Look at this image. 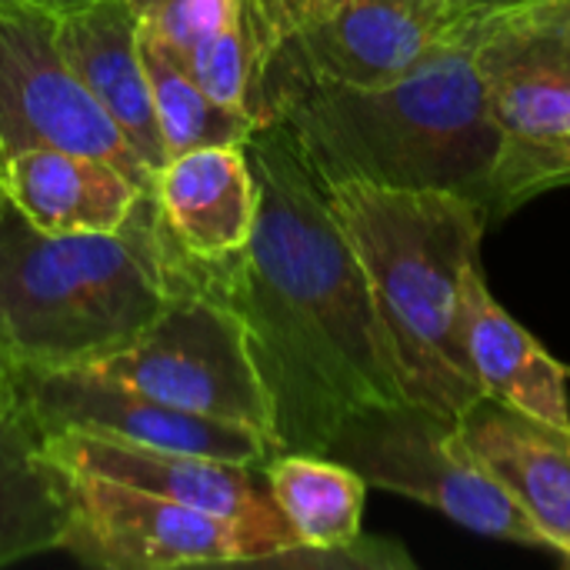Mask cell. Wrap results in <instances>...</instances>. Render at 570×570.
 Wrapping results in <instances>:
<instances>
[{
    "instance_id": "5b68a950",
    "label": "cell",
    "mask_w": 570,
    "mask_h": 570,
    "mask_svg": "<svg viewBox=\"0 0 570 570\" xmlns=\"http://www.w3.org/2000/svg\"><path fill=\"white\" fill-rule=\"evenodd\" d=\"M257 50V127L321 87H377L474 17L464 0H240Z\"/></svg>"
},
{
    "instance_id": "8fae6325",
    "label": "cell",
    "mask_w": 570,
    "mask_h": 570,
    "mask_svg": "<svg viewBox=\"0 0 570 570\" xmlns=\"http://www.w3.org/2000/svg\"><path fill=\"white\" fill-rule=\"evenodd\" d=\"M20 404L40 431H80L250 468H264L274 454V444L254 428L164 404L90 367L20 371Z\"/></svg>"
},
{
    "instance_id": "d6986e66",
    "label": "cell",
    "mask_w": 570,
    "mask_h": 570,
    "mask_svg": "<svg viewBox=\"0 0 570 570\" xmlns=\"http://www.w3.org/2000/svg\"><path fill=\"white\" fill-rule=\"evenodd\" d=\"M264 478L274 504L297 534V548H334L364 531L367 481L347 464L327 454L281 451L267 458Z\"/></svg>"
},
{
    "instance_id": "2e32d148",
    "label": "cell",
    "mask_w": 570,
    "mask_h": 570,
    "mask_svg": "<svg viewBox=\"0 0 570 570\" xmlns=\"http://www.w3.org/2000/svg\"><path fill=\"white\" fill-rule=\"evenodd\" d=\"M57 40L90 97L157 174L167 160L140 57V23L124 0H80L57 10Z\"/></svg>"
},
{
    "instance_id": "484cf974",
    "label": "cell",
    "mask_w": 570,
    "mask_h": 570,
    "mask_svg": "<svg viewBox=\"0 0 570 570\" xmlns=\"http://www.w3.org/2000/svg\"><path fill=\"white\" fill-rule=\"evenodd\" d=\"M40 3H47V7H53V10H60V7H70V3H80V0H40Z\"/></svg>"
},
{
    "instance_id": "4316f807",
    "label": "cell",
    "mask_w": 570,
    "mask_h": 570,
    "mask_svg": "<svg viewBox=\"0 0 570 570\" xmlns=\"http://www.w3.org/2000/svg\"><path fill=\"white\" fill-rule=\"evenodd\" d=\"M474 7H498V3H511V0H471Z\"/></svg>"
},
{
    "instance_id": "ac0fdd59",
    "label": "cell",
    "mask_w": 570,
    "mask_h": 570,
    "mask_svg": "<svg viewBox=\"0 0 570 570\" xmlns=\"http://www.w3.org/2000/svg\"><path fill=\"white\" fill-rule=\"evenodd\" d=\"M70 524L67 471L50 461L23 404L0 414V568L60 551Z\"/></svg>"
},
{
    "instance_id": "9a60e30c",
    "label": "cell",
    "mask_w": 570,
    "mask_h": 570,
    "mask_svg": "<svg viewBox=\"0 0 570 570\" xmlns=\"http://www.w3.org/2000/svg\"><path fill=\"white\" fill-rule=\"evenodd\" d=\"M0 194L33 230L67 237L120 230L150 190L104 157L27 147L0 160Z\"/></svg>"
},
{
    "instance_id": "ffe728a7",
    "label": "cell",
    "mask_w": 570,
    "mask_h": 570,
    "mask_svg": "<svg viewBox=\"0 0 570 570\" xmlns=\"http://www.w3.org/2000/svg\"><path fill=\"white\" fill-rule=\"evenodd\" d=\"M140 57H144L154 117L167 157L210 144H247V137L257 130V124L247 114L217 104L190 77L180 53L144 27H140Z\"/></svg>"
},
{
    "instance_id": "f546056e",
    "label": "cell",
    "mask_w": 570,
    "mask_h": 570,
    "mask_svg": "<svg viewBox=\"0 0 570 570\" xmlns=\"http://www.w3.org/2000/svg\"><path fill=\"white\" fill-rule=\"evenodd\" d=\"M0 197H3V194H0Z\"/></svg>"
},
{
    "instance_id": "83f0119b",
    "label": "cell",
    "mask_w": 570,
    "mask_h": 570,
    "mask_svg": "<svg viewBox=\"0 0 570 570\" xmlns=\"http://www.w3.org/2000/svg\"><path fill=\"white\" fill-rule=\"evenodd\" d=\"M0 207H3V197H0Z\"/></svg>"
},
{
    "instance_id": "30bf717a",
    "label": "cell",
    "mask_w": 570,
    "mask_h": 570,
    "mask_svg": "<svg viewBox=\"0 0 570 570\" xmlns=\"http://www.w3.org/2000/svg\"><path fill=\"white\" fill-rule=\"evenodd\" d=\"M70 524L63 548L80 564L104 570H170L254 564L257 544L224 518L67 471Z\"/></svg>"
},
{
    "instance_id": "f1b7e54d",
    "label": "cell",
    "mask_w": 570,
    "mask_h": 570,
    "mask_svg": "<svg viewBox=\"0 0 570 570\" xmlns=\"http://www.w3.org/2000/svg\"><path fill=\"white\" fill-rule=\"evenodd\" d=\"M464 3H471V0H464Z\"/></svg>"
},
{
    "instance_id": "52a82bcc",
    "label": "cell",
    "mask_w": 570,
    "mask_h": 570,
    "mask_svg": "<svg viewBox=\"0 0 570 570\" xmlns=\"http://www.w3.org/2000/svg\"><path fill=\"white\" fill-rule=\"evenodd\" d=\"M324 454L357 471L367 488L434 508L464 531L548 551L544 534L478 461L458 417L414 401L381 404L344 421Z\"/></svg>"
},
{
    "instance_id": "5bb4252c",
    "label": "cell",
    "mask_w": 570,
    "mask_h": 570,
    "mask_svg": "<svg viewBox=\"0 0 570 570\" xmlns=\"http://www.w3.org/2000/svg\"><path fill=\"white\" fill-rule=\"evenodd\" d=\"M461 434L508 498L570 568V428L548 424L481 394L461 417Z\"/></svg>"
},
{
    "instance_id": "cb8c5ba5",
    "label": "cell",
    "mask_w": 570,
    "mask_h": 570,
    "mask_svg": "<svg viewBox=\"0 0 570 570\" xmlns=\"http://www.w3.org/2000/svg\"><path fill=\"white\" fill-rule=\"evenodd\" d=\"M564 184H570V140H564L561 147H554L541 160V167L534 174V197H541L544 190L564 187Z\"/></svg>"
},
{
    "instance_id": "3957f363",
    "label": "cell",
    "mask_w": 570,
    "mask_h": 570,
    "mask_svg": "<svg viewBox=\"0 0 570 570\" xmlns=\"http://www.w3.org/2000/svg\"><path fill=\"white\" fill-rule=\"evenodd\" d=\"M190 284L154 194L114 234H40L0 207V347L20 371L94 367L134 344Z\"/></svg>"
},
{
    "instance_id": "ba28073f",
    "label": "cell",
    "mask_w": 570,
    "mask_h": 570,
    "mask_svg": "<svg viewBox=\"0 0 570 570\" xmlns=\"http://www.w3.org/2000/svg\"><path fill=\"white\" fill-rule=\"evenodd\" d=\"M90 371L117 377L164 404L254 428L271 441V404L244 324L227 301L200 284L194 257L190 284L134 344Z\"/></svg>"
},
{
    "instance_id": "603a6c76",
    "label": "cell",
    "mask_w": 570,
    "mask_h": 570,
    "mask_svg": "<svg viewBox=\"0 0 570 570\" xmlns=\"http://www.w3.org/2000/svg\"><path fill=\"white\" fill-rule=\"evenodd\" d=\"M137 23L157 33L177 53L190 50L200 37L217 30L240 0H124Z\"/></svg>"
},
{
    "instance_id": "277c9868",
    "label": "cell",
    "mask_w": 570,
    "mask_h": 570,
    "mask_svg": "<svg viewBox=\"0 0 570 570\" xmlns=\"http://www.w3.org/2000/svg\"><path fill=\"white\" fill-rule=\"evenodd\" d=\"M321 184V180H317ZM387 331L404 397L461 417L478 397L468 347V277L481 267L488 210L448 190L321 184Z\"/></svg>"
},
{
    "instance_id": "9c48e42d",
    "label": "cell",
    "mask_w": 570,
    "mask_h": 570,
    "mask_svg": "<svg viewBox=\"0 0 570 570\" xmlns=\"http://www.w3.org/2000/svg\"><path fill=\"white\" fill-rule=\"evenodd\" d=\"M27 147L94 154L154 187L147 164L67 63L57 10L40 0H0V160Z\"/></svg>"
},
{
    "instance_id": "6da1fadb",
    "label": "cell",
    "mask_w": 570,
    "mask_h": 570,
    "mask_svg": "<svg viewBox=\"0 0 570 570\" xmlns=\"http://www.w3.org/2000/svg\"><path fill=\"white\" fill-rule=\"evenodd\" d=\"M244 147L257 180L254 234L237 257L197 264V277L244 324L274 454H324L344 421L407 397L367 274L294 140L264 124Z\"/></svg>"
},
{
    "instance_id": "d4e9b609",
    "label": "cell",
    "mask_w": 570,
    "mask_h": 570,
    "mask_svg": "<svg viewBox=\"0 0 570 570\" xmlns=\"http://www.w3.org/2000/svg\"><path fill=\"white\" fill-rule=\"evenodd\" d=\"M20 404V367L0 347V414Z\"/></svg>"
},
{
    "instance_id": "8992f818",
    "label": "cell",
    "mask_w": 570,
    "mask_h": 570,
    "mask_svg": "<svg viewBox=\"0 0 570 570\" xmlns=\"http://www.w3.org/2000/svg\"><path fill=\"white\" fill-rule=\"evenodd\" d=\"M468 40L504 140L491 204L498 224L534 200L541 160L570 140V0L478 7Z\"/></svg>"
},
{
    "instance_id": "7c38bea8",
    "label": "cell",
    "mask_w": 570,
    "mask_h": 570,
    "mask_svg": "<svg viewBox=\"0 0 570 570\" xmlns=\"http://www.w3.org/2000/svg\"><path fill=\"white\" fill-rule=\"evenodd\" d=\"M43 448L63 471L107 478L230 521L257 544V561L297 548V534L271 498L264 468L157 451L80 431H43Z\"/></svg>"
},
{
    "instance_id": "e0dca14e",
    "label": "cell",
    "mask_w": 570,
    "mask_h": 570,
    "mask_svg": "<svg viewBox=\"0 0 570 570\" xmlns=\"http://www.w3.org/2000/svg\"><path fill=\"white\" fill-rule=\"evenodd\" d=\"M464 347L481 394L548 424L570 428V371L498 304L484 281V264L468 277Z\"/></svg>"
},
{
    "instance_id": "7402d4cb",
    "label": "cell",
    "mask_w": 570,
    "mask_h": 570,
    "mask_svg": "<svg viewBox=\"0 0 570 570\" xmlns=\"http://www.w3.org/2000/svg\"><path fill=\"white\" fill-rule=\"evenodd\" d=\"M250 568H287V570H414L417 561L407 554V548L394 538H374L357 534L347 544L334 548H291L281 554H271Z\"/></svg>"
},
{
    "instance_id": "4fadbf2b",
    "label": "cell",
    "mask_w": 570,
    "mask_h": 570,
    "mask_svg": "<svg viewBox=\"0 0 570 570\" xmlns=\"http://www.w3.org/2000/svg\"><path fill=\"white\" fill-rule=\"evenodd\" d=\"M150 194L167 237L197 264L237 257L254 234L257 180L244 144H210L167 157Z\"/></svg>"
},
{
    "instance_id": "7a4b0ae2",
    "label": "cell",
    "mask_w": 570,
    "mask_h": 570,
    "mask_svg": "<svg viewBox=\"0 0 570 570\" xmlns=\"http://www.w3.org/2000/svg\"><path fill=\"white\" fill-rule=\"evenodd\" d=\"M274 124L321 184L448 190L478 200L491 217L504 140L468 27L401 77L377 87L307 90Z\"/></svg>"
},
{
    "instance_id": "44dd1931",
    "label": "cell",
    "mask_w": 570,
    "mask_h": 570,
    "mask_svg": "<svg viewBox=\"0 0 570 570\" xmlns=\"http://www.w3.org/2000/svg\"><path fill=\"white\" fill-rule=\"evenodd\" d=\"M180 60L217 104L240 110L257 124V50L240 3L217 30L184 50Z\"/></svg>"
}]
</instances>
